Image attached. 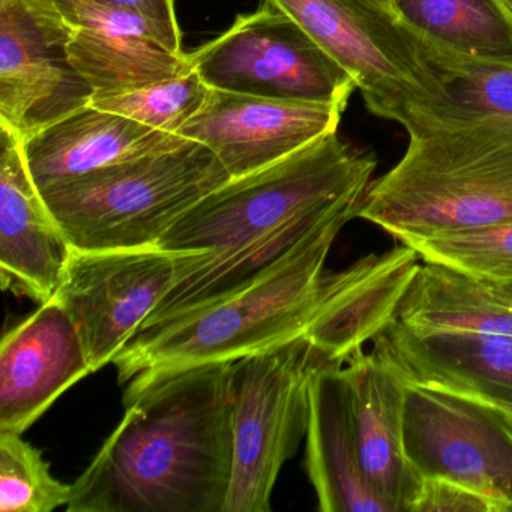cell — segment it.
I'll use <instances>...</instances> for the list:
<instances>
[{"instance_id":"obj_17","label":"cell","mask_w":512,"mask_h":512,"mask_svg":"<svg viewBox=\"0 0 512 512\" xmlns=\"http://www.w3.org/2000/svg\"><path fill=\"white\" fill-rule=\"evenodd\" d=\"M184 140L89 104L29 137L23 152L41 193L104 167L167 151Z\"/></svg>"},{"instance_id":"obj_14","label":"cell","mask_w":512,"mask_h":512,"mask_svg":"<svg viewBox=\"0 0 512 512\" xmlns=\"http://www.w3.org/2000/svg\"><path fill=\"white\" fill-rule=\"evenodd\" d=\"M73 248L32 181L23 142L0 124V280L2 289L50 301Z\"/></svg>"},{"instance_id":"obj_6","label":"cell","mask_w":512,"mask_h":512,"mask_svg":"<svg viewBox=\"0 0 512 512\" xmlns=\"http://www.w3.org/2000/svg\"><path fill=\"white\" fill-rule=\"evenodd\" d=\"M355 80L377 118L410 130L451 107L422 44L379 0H271Z\"/></svg>"},{"instance_id":"obj_25","label":"cell","mask_w":512,"mask_h":512,"mask_svg":"<svg viewBox=\"0 0 512 512\" xmlns=\"http://www.w3.org/2000/svg\"><path fill=\"white\" fill-rule=\"evenodd\" d=\"M448 89L451 107L440 116L512 115V68L455 59L433 61Z\"/></svg>"},{"instance_id":"obj_9","label":"cell","mask_w":512,"mask_h":512,"mask_svg":"<svg viewBox=\"0 0 512 512\" xmlns=\"http://www.w3.org/2000/svg\"><path fill=\"white\" fill-rule=\"evenodd\" d=\"M403 442L421 479H446L512 512V410L475 395L404 382Z\"/></svg>"},{"instance_id":"obj_8","label":"cell","mask_w":512,"mask_h":512,"mask_svg":"<svg viewBox=\"0 0 512 512\" xmlns=\"http://www.w3.org/2000/svg\"><path fill=\"white\" fill-rule=\"evenodd\" d=\"M211 89L347 107L355 80L271 0L188 53Z\"/></svg>"},{"instance_id":"obj_1","label":"cell","mask_w":512,"mask_h":512,"mask_svg":"<svg viewBox=\"0 0 512 512\" xmlns=\"http://www.w3.org/2000/svg\"><path fill=\"white\" fill-rule=\"evenodd\" d=\"M377 160L335 133L191 206L160 247L190 251L178 278L142 329L199 307L256 277L343 206L364 199Z\"/></svg>"},{"instance_id":"obj_23","label":"cell","mask_w":512,"mask_h":512,"mask_svg":"<svg viewBox=\"0 0 512 512\" xmlns=\"http://www.w3.org/2000/svg\"><path fill=\"white\" fill-rule=\"evenodd\" d=\"M209 88L196 71L113 97L94 98L91 106L118 113L167 134H178L199 113Z\"/></svg>"},{"instance_id":"obj_22","label":"cell","mask_w":512,"mask_h":512,"mask_svg":"<svg viewBox=\"0 0 512 512\" xmlns=\"http://www.w3.org/2000/svg\"><path fill=\"white\" fill-rule=\"evenodd\" d=\"M22 436L0 431V511L53 512L67 506L71 485L56 479L40 449Z\"/></svg>"},{"instance_id":"obj_10","label":"cell","mask_w":512,"mask_h":512,"mask_svg":"<svg viewBox=\"0 0 512 512\" xmlns=\"http://www.w3.org/2000/svg\"><path fill=\"white\" fill-rule=\"evenodd\" d=\"M185 253L160 245L73 250L55 298L79 331L92 373L113 364L154 313Z\"/></svg>"},{"instance_id":"obj_29","label":"cell","mask_w":512,"mask_h":512,"mask_svg":"<svg viewBox=\"0 0 512 512\" xmlns=\"http://www.w3.org/2000/svg\"><path fill=\"white\" fill-rule=\"evenodd\" d=\"M499 2L512 14V0H499Z\"/></svg>"},{"instance_id":"obj_30","label":"cell","mask_w":512,"mask_h":512,"mask_svg":"<svg viewBox=\"0 0 512 512\" xmlns=\"http://www.w3.org/2000/svg\"><path fill=\"white\" fill-rule=\"evenodd\" d=\"M380 4L386 5V7L391 8V0H379Z\"/></svg>"},{"instance_id":"obj_27","label":"cell","mask_w":512,"mask_h":512,"mask_svg":"<svg viewBox=\"0 0 512 512\" xmlns=\"http://www.w3.org/2000/svg\"><path fill=\"white\" fill-rule=\"evenodd\" d=\"M89 2L139 14L157 23L161 28L167 29L170 34L182 37L181 28L176 19L175 0H89Z\"/></svg>"},{"instance_id":"obj_28","label":"cell","mask_w":512,"mask_h":512,"mask_svg":"<svg viewBox=\"0 0 512 512\" xmlns=\"http://www.w3.org/2000/svg\"><path fill=\"white\" fill-rule=\"evenodd\" d=\"M496 287V286H494ZM497 290H499L500 295L503 296V298L508 299L509 302L512 304V286L509 287H497Z\"/></svg>"},{"instance_id":"obj_13","label":"cell","mask_w":512,"mask_h":512,"mask_svg":"<svg viewBox=\"0 0 512 512\" xmlns=\"http://www.w3.org/2000/svg\"><path fill=\"white\" fill-rule=\"evenodd\" d=\"M92 374L79 331L53 296L0 344V431L25 434L71 386Z\"/></svg>"},{"instance_id":"obj_15","label":"cell","mask_w":512,"mask_h":512,"mask_svg":"<svg viewBox=\"0 0 512 512\" xmlns=\"http://www.w3.org/2000/svg\"><path fill=\"white\" fill-rule=\"evenodd\" d=\"M373 350L404 382L475 395L512 410V337L478 332H416L394 319Z\"/></svg>"},{"instance_id":"obj_7","label":"cell","mask_w":512,"mask_h":512,"mask_svg":"<svg viewBox=\"0 0 512 512\" xmlns=\"http://www.w3.org/2000/svg\"><path fill=\"white\" fill-rule=\"evenodd\" d=\"M325 362L308 335L232 362L233 466L223 512L271 511L278 475L307 436L311 376Z\"/></svg>"},{"instance_id":"obj_26","label":"cell","mask_w":512,"mask_h":512,"mask_svg":"<svg viewBox=\"0 0 512 512\" xmlns=\"http://www.w3.org/2000/svg\"><path fill=\"white\" fill-rule=\"evenodd\" d=\"M412 512H499L487 497L446 479H422Z\"/></svg>"},{"instance_id":"obj_16","label":"cell","mask_w":512,"mask_h":512,"mask_svg":"<svg viewBox=\"0 0 512 512\" xmlns=\"http://www.w3.org/2000/svg\"><path fill=\"white\" fill-rule=\"evenodd\" d=\"M362 472L391 512H412L422 479L404 452V380L373 349L343 365Z\"/></svg>"},{"instance_id":"obj_4","label":"cell","mask_w":512,"mask_h":512,"mask_svg":"<svg viewBox=\"0 0 512 512\" xmlns=\"http://www.w3.org/2000/svg\"><path fill=\"white\" fill-rule=\"evenodd\" d=\"M407 133L358 218L404 245L512 224V115L434 116Z\"/></svg>"},{"instance_id":"obj_3","label":"cell","mask_w":512,"mask_h":512,"mask_svg":"<svg viewBox=\"0 0 512 512\" xmlns=\"http://www.w3.org/2000/svg\"><path fill=\"white\" fill-rule=\"evenodd\" d=\"M362 200L314 227L283 257L226 295L137 332L113 361L121 385L134 376L214 362H236L308 335L316 344L376 266V254L326 272L338 233Z\"/></svg>"},{"instance_id":"obj_21","label":"cell","mask_w":512,"mask_h":512,"mask_svg":"<svg viewBox=\"0 0 512 512\" xmlns=\"http://www.w3.org/2000/svg\"><path fill=\"white\" fill-rule=\"evenodd\" d=\"M68 55L94 89V98L113 97L193 71L188 55L151 38L88 26H73Z\"/></svg>"},{"instance_id":"obj_19","label":"cell","mask_w":512,"mask_h":512,"mask_svg":"<svg viewBox=\"0 0 512 512\" xmlns=\"http://www.w3.org/2000/svg\"><path fill=\"white\" fill-rule=\"evenodd\" d=\"M392 11L437 59L512 68V14L499 0H391Z\"/></svg>"},{"instance_id":"obj_2","label":"cell","mask_w":512,"mask_h":512,"mask_svg":"<svg viewBox=\"0 0 512 512\" xmlns=\"http://www.w3.org/2000/svg\"><path fill=\"white\" fill-rule=\"evenodd\" d=\"M232 362L134 376L125 415L71 484L67 512H223Z\"/></svg>"},{"instance_id":"obj_24","label":"cell","mask_w":512,"mask_h":512,"mask_svg":"<svg viewBox=\"0 0 512 512\" xmlns=\"http://www.w3.org/2000/svg\"><path fill=\"white\" fill-rule=\"evenodd\" d=\"M422 262L439 263L482 283L512 286V224L412 242Z\"/></svg>"},{"instance_id":"obj_12","label":"cell","mask_w":512,"mask_h":512,"mask_svg":"<svg viewBox=\"0 0 512 512\" xmlns=\"http://www.w3.org/2000/svg\"><path fill=\"white\" fill-rule=\"evenodd\" d=\"M346 107L211 89L178 136L208 146L230 178L265 169L335 133Z\"/></svg>"},{"instance_id":"obj_11","label":"cell","mask_w":512,"mask_h":512,"mask_svg":"<svg viewBox=\"0 0 512 512\" xmlns=\"http://www.w3.org/2000/svg\"><path fill=\"white\" fill-rule=\"evenodd\" d=\"M71 31L52 0H0V124L22 142L94 98L71 64Z\"/></svg>"},{"instance_id":"obj_5","label":"cell","mask_w":512,"mask_h":512,"mask_svg":"<svg viewBox=\"0 0 512 512\" xmlns=\"http://www.w3.org/2000/svg\"><path fill=\"white\" fill-rule=\"evenodd\" d=\"M194 140L41 191L73 250L152 247L203 197L230 181Z\"/></svg>"},{"instance_id":"obj_18","label":"cell","mask_w":512,"mask_h":512,"mask_svg":"<svg viewBox=\"0 0 512 512\" xmlns=\"http://www.w3.org/2000/svg\"><path fill=\"white\" fill-rule=\"evenodd\" d=\"M305 470L322 512H391L362 472L349 388L337 362L311 376Z\"/></svg>"},{"instance_id":"obj_20","label":"cell","mask_w":512,"mask_h":512,"mask_svg":"<svg viewBox=\"0 0 512 512\" xmlns=\"http://www.w3.org/2000/svg\"><path fill=\"white\" fill-rule=\"evenodd\" d=\"M394 320L416 332L512 337V304L497 287L439 263H419Z\"/></svg>"}]
</instances>
